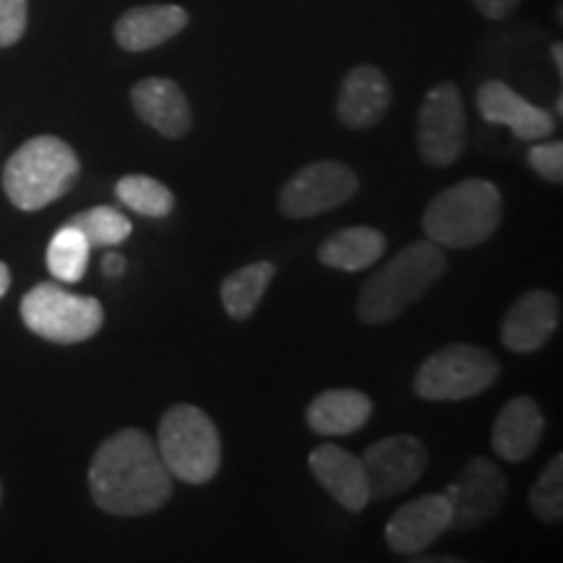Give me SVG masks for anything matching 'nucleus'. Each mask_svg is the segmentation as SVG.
Instances as JSON below:
<instances>
[{
    "instance_id": "39448f33",
    "label": "nucleus",
    "mask_w": 563,
    "mask_h": 563,
    "mask_svg": "<svg viewBox=\"0 0 563 563\" xmlns=\"http://www.w3.org/2000/svg\"><path fill=\"white\" fill-rule=\"evenodd\" d=\"M157 452L167 473L188 485H203L220 473V431L201 407L173 405L157 428Z\"/></svg>"
},
{
    "instance_id": "cd10ccee",
    "label": "nucleus",
    "mask_w": 563,
    "mask_h": 563,
    "mask_svg": "<svg viewBox=\"0 0 563 563\" xmlns=\"http://www.w3.org/2000/svg\"><path fill=\"white\" fill-rule=\"evenodd\" d=\"M30 21V0H0V47H11L24 37Z\"/></svg>"
},
{
    "instance_id": "ddd939ff",
    "label": "nucleus",
    "mask_w": 563,
    "mask_h": 563,
    "mask_svg": "<svg viewBox=\"0 0 563 563\" xmlns=\"http://www.w3.org/2000/svg\"><path fill=\"white\" fill-rule=\"evenodd\" d=\"M475 102L485 123L506 125V129H511L514 136L522 141H540L551 136L555 129L553 112L527 102L509 84L498 79L481 84Z\"/></svg>"
},
{
    "instance_id": "0eeeda50",
    "label": "nucleus",
    "mask_w": 563,
    "mask_h": 563,
    "mask_svg": "<svg viewBox=\"0 0 563 563\" xmlns=\"http://www.w3.org/2000/svg\"><path fill=\"white\" fill-rule=\"evenodd\" d=\"M501 365L477 344H446L420 365L415 391L426 402H462L496 384Z\"/></svg>"
},
{
    "instance_id": "2eb2a0df",
    "label": "nucleus",
    "mask_w": 563,
    "mask_h": 563,
    "mask_svg": "<svg viewBox=\"0 0 563 563\" xmlns=\"http://www.w3.org/2000/svg\"><path fill=\"white\" fill-rule=\"evenodd\" d=\"M133 112L165 139H183L194 125V112L183 89L165 76H150L133 84Z\"/></svg>"
},
{
    "instance_id": "20e7f679",
    "label": "nucleus",
    "mask_w": 563,
    "mask_h": 563,
    "mask_svg": "<svg viewBox=\"0 0 563 563\" xmlns=\"http://www.w3.org/2000/svg\"><path fill=\"white\" fill-rule=\"evenodd\" d=\"M81 165L58 136H34L11 154L3 167V191L21 211H40L74 188Z\"/></svg>"
},
{
    "instance_id": "7c9ffc66",
    "label": "nucleus",
    "mask_w": 563,
    "mask_h": 563,
    "mask_svg": "<svg viewBox=\"0 0 563 563\" xmlns=\"http://www.w3.org/2000/svg\"><path fill=\"white\" fill-rule=\"evenodd\" d=\"M9 287H11V269L3 262H0V298L9 292Z\"/></svg>"
},
{
    "instance_id": "6e6552de",
    "label": "nucleus",
    "mask_w": 563,
    "mask_h": 563,
    "mask_svg": "<svg viewBox=\"0 0 563 563\" xmlns=\"http://www.w3.org/2000/svg\"><path fill=\"white\" fill-rule=\"evenodd\" d=\"M467 146V112L454 81H441L428 91L418 115V150L426 165L449 167Z\"/></svg>"
},
{
    "instance_id": "dca6fc26",
    "label": "nucleus",
    "mask_w": 563,
    "mask_h": 563,
    "mask_svg": "<svg viewBox=\"0 0 563 563\" xmlns=\"http://www.w3.org/2000/svg\"><path fill=\"white\" fill-rule=\"evenodd\" d=\"M308 467H311V473L321 488L329 490V496L342 509L357 514L368 506L371 490L368 481H365L361 456L336 446V443H321L308 456Z\"/></svg>"
},
{
    "instance_id": "9d476101",
    "label": "nucleus",
    "mask_w": 563,
    "mask_h": 563,
    "mask_svg": "<svg viewBox=\"0 0 563 563\" xmlns=\"http://www.w3.org/2000/svg\"><path fill=\"white\" fill-rule=\"evenodd\" d=\"M452 506V530H475L496 517L509 498V481L504 470L485 456H475L462 467L456 481L443 490Z\"/></svg>"
},
{
    "instance_id": "1a4fd4ad",
    "label": "nucleus",
    "mask_w": 563,
    "mask_h": 563,
    "mask_svg": "<svg viewBox=\"0 0 563 563\" xmlns=\"http://www.w3.org/2000/svg\"><path fill=\"white\" fill-rule=\"evenodd\" d=\"M361 188L352 167L334 159L306 165L279 191V211L290 220H311L347 203Z\"/></svg>"
},
{
    "instance_id": "f03ea898",
    "label": "nucleus",
    "mask_w": 563,
    "mask_h": 563,
    "mask_svg": "<svg viewBox=\"0 0 563 563\" xmlns=\"http://www.w3.org/2000/svg\"><path fill=\"white\" fill-rule=\"evenodd\" d=\"M449 269L446 253L433 241H418L407 245L382 266L373 277L365 279L357 316L371 327H382L399 319L412 302H418Z\"/></svg>"
},
{
    "instance_id": "c85d7f7f",
    "label": "nucleus",
    "mask_w": 563,
    "mask_h": 563,
    "mask_svg": "<svg viewBox=\"0 0 563 563\" xmlns=\"http://www.w3.org/2000/svg\"><path fill=\"white\" fill-rule=\"evenodd\" d=\"M473 3H475V9L481 11L485 19L504 21V19H509L511 13L519 9V3H522V0H473Z\"/></svg>"
},
{
    "instance_id": "72a5a7b5",
    "label": "nucleus",
    "mask_w": 563,
    "mask_h": 563,
    "mask_svg": "<svg viewBox=\"0 0 563 563\" xmlns=\"http://www.w3.org/2000/svg\"><path fill=\"white\" fill-rule=\"evenodd\" d=\"M0 501H3V485H0Z\"/></svg>"
},
{
    "instance_id": "f3484780",
    "label": "nucleus",
    "mask_w": 563,
    "mask_h": 563,
    "mask_svg": "<svg viewBox=\"0 0 563 563\" xmlns=\"http://www.w3.org/2000/svg\"><path fill=\"white\" fill-rule=\"evenodd\" d=\"M391 104V84L376 66H355L342 79L336 118L352 131H365L386 115Z\"/></svg>"
},
{
    "instance_id": "6ab92c4d",
    "label": "nucleus",
    "mask_w": 563,
    "mask_h": 563,
    "mask_svg": "<svg viewBox=\"0 0 563 563\" xmlns=\"http://www.w3.org/2000/svg\"><path fill=\"white\" fill-rule=\"evenodd\" d=\"M545 418L532 397H514L501 407L493 426V452L504 462H525L538 452Z\"/></svg>"
},
{
    "instance_id": "aec40b11",
    "label": "nucleus",
    "mask_w": 563,
    "mask_h": 563,
    "mask_svg": "<svg viewBox=\"0 0 563 563\" xmlns=\"http://www.w3.org/2000/svg\"><path fill=\"white\" fill-rule=\"evenodd\" d=\"M373 415L368 394L357 389H329L308 405V428L319 435L357 433Z\"/></svg>"
},
{
    "instance_id": "f257e3e1",
    "label": "nucleus",
    "mask_w": 563,
    "mask_h": 563,
    "mask_svg": "<svg viewBox=\"0 0 563 563\" xmlns=\"http://www.w3.org/2000/svg\"><path fill=\"white\" fill-rule=\"evenodd\" d=\"M89 490L112 517H144L173 496V475L150 433L123 428L97 449L89 464Z\"/></svg>"
},
{
    "instance_id": "9b49d317",
    "label": "nucleus",
    "mask_w": 563,
    "mask_h": 563,
    "mask_svg": "<svg viewBox=\"0 0 563 563\" xmlns=\"http://www.w3.org/2000/svg\"><path fill=\"white\" fill-rule=\"evenodd\" d=\"M361 462L371 498L384 501L420 481L428 470V449L415 435H389V439L371 443Z\"/></svg>"
},
{
    "instance_id": "4468645a",
    "label": "nucleus",
    "mask_w": 563,
    "mask_h": 563,
    "mask_svg": "<svg viewBox=\"0 0 563 563\" xmlns=\"http://www.w3.org/2000/svg\"><path fill=\"white\" fill-rule=\"evenodd\" d=\"M561 321V302L548 290L525 292L501 323V342L511 352H538L545 347Z\"/></svg>"
},
{
    "instance_id": "412c9836",
    "label": "nucleus",
    "mask_w": 563,
    "mask_h": 563,
    "mask_svg": "<svg viewBox=\"0 0 563 563\" xmlns=\"http://www.w3.org/2000/svg\"><path fill=\"white\" fill-rule=\"evenodd\" d=\"M386 251V238L376 228L357 224V228H344L334 232L329 241L321 243L319 262L340 272H363L382 262Z\"/></svg>"
},
{
    "instance_id": "f8f14e48",
    "label": "nucleus",
    "mask_w": 563,
    "mask_h": 563,
    "mask_svg": "<svg viewBox=\"0 0 563 563\" xmlns=\"http://www.w3.org/2000/svg\"><path fill=\"white\" fill-rule=\"evenodd\" d=\"M452 530V506L443 493H428L394 511L384 538L391 553L418 555L428 551L443 532Z\"/></svg>"
},
{
    "instance_id": "7ed1b4c3",
    "label": "nucleus",
    "mask_w": 563,
    "mask_h": 563,
    "mask_svg": "<svg viewBox=\"0 0 563 563\" xmlns=\"http://www.w3.org/2000/svg\"><path fill=\"white\" fill-rule=\"evenodd\" d=\"M504 220V196L496 183L467 178L441 191L422 214V232L441 249H475Z\"/></svg>"
},
{
    "instance_id": "b1692460",
    "label": "nucleus",
    "mask_w": 563,
    "mask_h": 563,
    "mask_svg": "<svg viewBox=\"0 0 563 563\" xmlns=\"http://www.w3.org/2000/svg\"><path fill=\"white\" fill-rule=\"evenodd\" d=\"M115 196L125 203L131 211L150 220H162V217L173 214L175 196L165 183L150 175H125L115 183Z\"/></svg>"
},
{
    "instance_id": "2f4dec72",
    "label": "nucleus",
    "mask_w": 563,
    "mask_h": 563,
    "mask_svg": "<svg viewBox=\"0 0 563 563\" xmlns=\"http://www.w3.org/2000/svg\"><path fill=\"white\" fill-rule=\"evenodd\" d=\"M551 58L555 63V70H559V76L563 74V45L561 42H555V45L551 47Z\"/></svg>"
},
{
    "instance_id": "a878e982",
    "label": "nucleus",
    "mask_w": 563,
    "mask_h": 563,
    "mask_svg": "<svg viewBox=\"0 0 563 563\" xmlns=\"http://www.w3.org/2000/svg\"><path fill=\"white\" fill-rule=\"evenodd\" d=\"M530 509L545 525H559L563 519V454H555L534 481Z\"/></svg>"
},
{
    "instance_id": "393cba45",
    "label": "nucleus",
    "mask_w": 563,
    "mask_h": 563,
    "mask_svg": "<svg viewBox=\"0 0 563 563\" xmlns=\"http://www.w3.org/2000/svg\"><path fill=\"white\" fill-rule=\"evenodd\" d=\"M70 224H76L84 232L91 249H112L131 238L133 224L123 211L115 207H91L81 214H76Z\"/></svg>"
},
{
    "instance_id": "c756f323",
    "label": "nucleus",
    "mask_w": 563,
    "mask_h": 563,
    "mask_svg": "<svg viewBox=\"0 0 563 563\" xmlns=\"http://www.w3.org/2000/svg\"><path fill=\"white\" fill-rule=\"evenodd\" d=\"M102 272L108 274V277H121L125 272V258L121 253H108V256L102 258Z\"/></svg>"
},
{
    "instance_id": "5701e85b",
    "label": "nucleus",
    "mask_w": 563,
    "mask_h": 563,
    "mask_svg": "<svg viewBox=\"0 0 563 563\" xmlns=\"http://www.w3.org/2000/svg\"><path fill=\"white\" fill-rule=\"evenodd\" d=\"M91 245L76 224H63L47 245V269L58 282H81L89 266Z\"/></svg>"
},
{
    "instance_id": "4be33fe9",
    "label": "nucleus",
    "mask_w": 563,
    "mask_h": 563,
    "mask_svg": "<svg viewBox=\"0 0 563 563\" xmlns=\"http://www.w3.org/2000/svg\"><path fill=\"white\" fill-rule=\"evenodd\" d=\"M274 274H277L274 264L256 262V264L243 266V269L232 272L230 277L222 282V290H220L222 306L230 319L235 321L251 319L253 311L258 308V302H262L264 292L269 290Z\"/></svg>"
},
{
    "instance_id": "a211bd4d",
    "label": "nucleus",
    "mask_w": 563,
    "mask_h": 563,
    "mask_svg": "<svg viewBox=\"0 0 563 563\" xmlns=\"http://www.w3.org/2000/svg\"><path fill=\"white\" fill-rule=\"evenodd\" d=\"M188 11L175 3H152L129 9L115 21V42L125 53H146L165 45L186 30Z\"/></svg>"
},
{
    "instance_id": "bb28decb",
    "label": "nucleus",
    "mask_w": 563,
    "mask_h": 563,
    "mask_svg": "<svg viewBox=\"0 0 563 563\" xmlns=\"http://www.w3.org/2000/svg\"><path fill=\"white\" fill-rule=\"evenodd\" d=\"M527 162L540 178L548 183H563V144L561 141H543L527 152Z\"/></svg>"
},
{
    "instance_id": "423d86ee",
    "label": "nucleus",
    "mask_w": 563,
    "mask_h": 563,
    "mask_svg": "<svg viewBox=\"0 0 563 563\" xmlns=\"http://www.w3.org/2000/svg\"><path fill=\"white\" fill-rule=\"evenodd\" d=\"M21 319L42 340L79 344L100 332L104 311L97 298L68 292L55 282H42L21 298Z\"/></svg>"
},
{
    "instance_id": "473e14b6",
    "label": "nucleus",
    "mask_w": 563,
    "mask_h": 563,
    "mask_svg": "<svg viewBox=\"0 0 563 563\" xmlns=\"http://www.w3.org/2000/svg\"><path fill=\"white\" fill-rule=\"evenodd\" d=\"M563 112V97L559 95V100H555V115H561Z\"/></svg>"
}]
</instances>
